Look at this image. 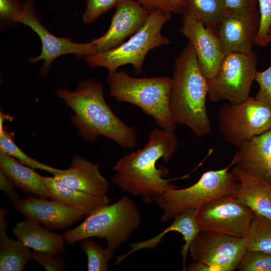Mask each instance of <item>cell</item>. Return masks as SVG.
Returning <instances> with one entry per match:
<instances>
[{
    "mask_svg": "<svg viewBox=\"0 0 271 271\" xmlns=\"http://www.w3.org/2000/svg\"><path fill=\"white\" fill-rule=\"evenodd\" d=\"M178 145L174 131L154 128L143 149L125 155L116 162L113 167L112 182L122 191L139 196L147 203L154 202L166 190L178 188L170 184L172 179L165 178L168 170L158 168L156 165L160 160L168 163Z\"/></svg>",
    "mask_w": 271,
    "mask_h": 271,
    "instance_id": "1",
    "label": "cell"
},
{
    "mask_svg": "<svg viewBox=\"0 0 271 271\" xmlns=\"http://www.w3.org/2000/svg\"><path fill=\"white\" fill-rule=\"evenodd\" d=\"M103 88L100 82L89 79L73 91L61 89L56 95L73 111L71 122L83 139L92 143L105 137L122 148L133 149L137 143V131L114 113L105 100Z\"/></svg>",
    "mask_w": 271,
    "mask_h": 271,
    "instance_id": "2",
    "label": "cell"
},
{
    "mask_svg": "<svg viewBox=\"0 0 271 271\" xmlns=\"http://www.w3.org/2000/svg\"><path fill=\"white\" fill-rule=\"evenodd\" d=\"M172 80L170 107L174 121L197 137L207 136L211 128L206 106L208 80L189 43L175 59Z\"/></svg>",
    "mask_w": 271,
    "mask_h": 271,
    "instance_id": "3",
    "label": "cell"
},
{
    "mask_svg": "<svg viewBox=\"0 0 271 271\" xmlns=\"http://www.w3.org/2000/svg\"><path fill=\"white\" fill-rule=\"evenodd\" d=\"M109 95L119 102L137 106L160 127L175 131L177 124L170 107L172 78H134L124 71L108 73Z\"/></svg>",
    "mask_w": 271,
    "mask_h": 271,
    "instance_id": "4",
    "label": "cell"
},
{
    "mask_svg": "<svg viewBox=\"0 0 271 271\" xmlns=\"http://www.w3.org/2000/svg\"><path fill=\"white\" fill-rule=\"evenodd\" d=\"M141 222L140 209L125 196L87 216L79 225L63 235L68 244L87 238H104L107 246L115 250L128 240Z\"/></svg>",
    "mask_w": 271,
    "mask_h": 271,
    "instance_id": "5",
    "label": "cell"
},
{
    "mask_svg": "<svg viewBox=\"0 0 271 271\" xmlns=\"http://www.w3.org/2000/svg\"><path fill=\"white\" fill-rule=\"evenodd\" d=\"M172 15L159 10L150 11L142 27L126 42L107 51L86 56L85 61L90 67H104L108 73L130 64L136 74H141L150 51L171 44L161 31L164 25L171 20Z\"/></svg>",
    "mask_w": 271,
    "mask_h": 271,
    "instance_id": "6",
    "label": "cell"
},
{
    "mask_svg": "<svg viewBox=\"0 0 271 271\" xmlns=\"http://www.w3.org/2000/svg\"><path fill=\"white\" fill-rule=\"evenodd\" d=\"M232 166L231 162L225 168L208 171L192 185L170 189L158 196L154 202L164 211L161 221L167 222L186 210H197L216 198L233 194L238 181L232 170H229Z\"/></svg>",
    "mask_w": 271,
    "mask_h": 271,
    "instance_id": "7",
    "label": "cell"
},
{
    "mask_svg": "<svg viewBox=\"0 0 271 271\" xmlns=\"http://www.w3.org/2000/svg\"><path fill=\"white\" fill-rule=\"evenodd\" d=\"M256 54L233 52L224 54L219 68L208 79V97L213 102H241L249 94L257 69Z\"/></svg>",
    "mask_w": 271,
    "mask_h": 271,
    "instance_id": "8",
    "label": "cell"
},
{
    "mask_svg": "<svg viewBox=\"0 0 271 271\" xmlns=\"http://www.w3.org/2000/svg\"><path fill=\"white\" fill-rule=\"evenodd\" d=\"M218 119L220 132L237 149L271 128V106L250 96L240 103L222 104Z\"/></svg>",
    "mask_w": 271,
    "mask_h": 271,
    "instance_id": "9",
    "label": "cell"
},
{
    "mask_svg": "<svg viewBox=\"0 0 271 271\" xmlns=\"http://www.w3.org/2000/svg\"><path fill=\"white\" fill-rule=\"evenodd\" d=\"M254 212L233 194L216 198L196 210L201 231H212L246 238Z\"/></svg>",
    "mask_w": 271,
    "mask_h": 271,
    "instance_id": "10",
    "label": "cell"
},
{
    "mask_svg": "<svg viewBox=\"0 0 271 271\" xmlns=\"http://www.w3.org/2000/svg\"><path fill=\"white\" fill-rule=\"evenodd\" d=\"M247 250L244 238L205 231H200L189 249L194 262L209 265L215 271L237 269Z\"/></svg>",
    "mask_w": 271,
    "mask_h": 271,
    "instance_id": "11",
    "label": "cell"
},
{
    "mask_svg": "<svg viewBox=\"0 0 271 271\" xmlns=\"http://www.w3.org/2000/svg\"><path fill=\"white\" fill-rule=\"evenodd\" d=\"M15 23H22L30 27L39 37L42 43L40 55L31 58L29 62L36 63L44 60L41 71L46 74L53 61L66 54H74L78 57L87 56L95 54L96 48L94 43H78L67 38L58 37L51 34L43 25L36 12L34 0H26L17 15Z\"/></svg>",
    "mask_w": 271,
    "mask_h": 271,
    "instance_id": "12",
    "label": "cell"
},
{
    "mask_svg": "<svg viewBox=\"0 0 271 271\" xmlns=\"http://www.w3.org/2000/svg\"><path fill=\"white\" fill-rule=\"evenodd\" d=\"M260 24L258 8L226 10L212 28L224 54L252 51Z\"/></svg>",
    "mask_w": 271,
    "mask_h": 271,
    "instance_id": "13",
    "label": "cell"
},
{
    "mask_svg": "<svg viewBox=\"0 0 271 271\" xmlns=\"http://www.w3.org/2000/svg\"><path fill=\"white\" fill-rule=\"evenodd\" d=\"M180 32L189 42L197 57L199 67L208 79L216 74L224 55L212 28L205 26L190 12H182Z\"/></svg>",
    "mask_w": 271,
    "mask_h": 271,
    "instance_id": "14",
    "label": "cell"
},
{
    "mask_svg": "<svg viewBox=\"0 0 271 271\" xmlns=\"http://www.w3.org/2000/svg\"><path fill=\"white\" fill-rule=\"evenodd\" d=\"M14 208L25 218L35 221L50 230L69 227L86 215L81 211L51 199L28 196L14 203Z\"/></svg>",
    "mask_w": 271,
    "mask_h": 271,
    "instance_id": "15",
    "label": "cell"
},
{
    "mask_svg": "<svg viewBox=\"0 0 271 271\" xmlns=\"http://www.w3.org/2000/svg\"><path fill=\"white\" fill-rule=\"evenodd\" d=\"M107 31L94 39L96 53L113 49L135 34L144 25L150 12L136 0H120Z\"/></svg>",
    "mask_w": 271,
    "mask_h": 271,
    "instance_id": "16",
    "label": "cell"
},
{
    "mask_svg": "<svg viewBox=\"0 0 271 271\" xmlns=\"http://www.w3.org/2000/svg\"><path fill=\"white\" fill-rule=\"evenodd\" d=\"M231 162L271 185V128L237 148Z\"/></svg>",
    "mask_w": 271,
    "mask_h": 271,
    "instance_id": "17",
    "label": "cell"
},
{
    "mask_svg": "<svg viewBox=\"0 0 271 271\" xmlns=\"http://www.w3.org/2000/svg\"><path fill=\"white\" fill-rule=\"evenodd\" d=\"M55 179L76 189L94 195L107 194L109 183L99 165L74 156L70 166L53 176Z\"/></svg>",
    "mask_w": 271,
    "mask_h": 271,
    "instance_id": "18",
    "label": "cell"
},
{
    "mask_svg": "<svg viewBox=\"0 0 271 271\" xmlns=\"http://www.w3.org/2000/svg\"><path fill=\"white\" fill-rule=\"evenodd\" d=\"M238 187L233 195L254 213L271 219V185L256 175L233 166Z\"/></svg>",
    "mask_w": 271,
    "mask_h": 271,
    "instance_id": "19",
    "label": "cell"
},
{
    "mask_svg": "<svg viewBox=\"0 0 271 271\" xmlns=\"http://www.w3.org/2000/svg\"><path fill=\"white\" fill-rule=\"evenodd\" d=\"M12 232L17 239L34 251L56 255L65 252L63 235L55 233L35 221L25 218L14 226Z\"/></svg>",
    "mask_w": 271,
    "mask_h": 271,
    "instance_id": "20",
    "label": "cell"
},
{
    "mask_svg": "<svg viewBox=\"0 0 271 271\" xmlns=\"http://www.w3.org/2000/svg\"><path fill=\"white\" fill-rule=\"evenodd\" d=\"M43 178L50 193V198L79 210L86 216L111 202L107 194L94 195L85 192L68 186L54 177L43 176Z\"/></svg>",
    "mask_w": 271,
    "mask_h": 271,
    "instance_id": "21",
    "label": "cell"
},
{
    "mask_svg": "<svg viewBox=\"0 0 271 271\" xmlns=\"http://www.w3.org/2000/svg\"><path fill=\"white\" fill-rule=\"evenodd\" d=\"M0 170L24 193L49 198L50 193L43 176L0 150Z\"/></svg>",
    "mask_w": 271,
    "mask_h": 271,
    "instance_id": "22",
    "label": "cell"
},
{
    "mask_svg": "<svg viewBox=\"0 0 271 271\" xmlns=\"http://www.w3.org/2000/svg\"><path fill=\"white\" fill-rule=\"evenodd\" d=\"M8 213L6 208H0V270L22 271L32 260V252L19 239L8 236Z\"/></svg>",
    "mask_w": 271,
    "mask_h": 271,
    "instance_id": "23",
    "label": "cell"
},
{
    "mask_svg": "<svg viewBox=\"0 0 271 271\" xmlns=\"http://www.w3.org/2000/svg\"><path fill=\"white\" fill-rule=\"evenodd\" d=\"M185 9L212 29L226 11L223 0H186Z\"/></svg>",
    "mask_w": 271,
    "mask_h": 271,
    "instance_id": "24",
    "label": "cell"
},
{
    "mask_svg": "<svg viewBox=\"0 0 271 271\" xmlns=\"http://www.w3.org/2000/svg\"><path fill=\"white\" fill-rule=\"evenodd\" d=\"M245 240L248 250L271 253V219L254 212L250 229Z\"/></svg>",
    "mask_w": 271,
    "mask_h": 271,
    "instance_id": "25",
    "label": "cell"
},
{
    "mask_svg": "<svg viewBox=\"0 0 271 271\" xmlns=\"http://www.w3.org/2000/svg\"><path fill=\"white\" fill-rule=\"evenodd\" d=\"M0 150L25 165L35 169L48 172L53 176L62 170L42 163L27 155L17 145L15 142L14 133L5 128L0 134Z\"/></svg>",
    "mask_w": 271,
    "mask_h": 271,
    "instance_id": "26",
    "label": "cell"
},
{
    "mask_svg": "<svg viewBox=\"0 0 271 271\" xmlns=\"http://www.w3.org/2000/svg\"><path fill=\"white\" fill-rule=\"evenodd\" d=\"M79 242L80 247L87 258V270L107 271L109 261L115 250L107 246L104 248L90 238L83 239Z\"/></svg>",
    "mask_w": 271,
    "mask_h": 271,
    "instance_id": "27",
    "label": "cell"
},
{
    "mask_svg": "<svg viewBox=\"0 0 271 271\" xmlns=\"http://www.w3.org/2000/svg\"><path fill=\"white\" fill-rule=\"evenodd\" d=\"M237 269L239 271H271V253L247 250Z\"/></svg>",
    "mask_w": 271,
    "mask_h": 271,
    "instance_id": "28",
    "label": "cell"
},
{
    "mask_svg": "<svg viewBox=\"0 0 271 271\" xmlns=\"http://www.w3.org/2000/svg\"><path fill=\"white\" fill-rule=\"evenodd\" d=\"M260 24L254 44L265 47L269 43L268 31L271 25V0H257Z\"/></svg>",
    "mask_w": 271,
    "mask_h": 271,
    "instance_id": "29",
    "label": "cell"
},
{
    "mask_svg": "<svg viewBox=\"0 0 271 271\" xmlns=\"http://www.w3.org/2000/svg\"><path fill=\"white\" fill-rule=\"evenodd\" d=\"M120 0H86V7L82 15L83 23L89 24L109 10L116 8Z\"/></svg>",
    "mask_w": 271,
    "mask_h": 271,
    "instance_id": "30",
    "label": "cell"
},
{
    "mask_svg": "<svg viewBox=\"0 0 271 271\" xmlns=\"http://www.w3.org/2000/svg\"><path fill=\"white\" fill-rule=\"evenodd\" d=\"M149 12L159 10L167 13H182L186 0H136Z\"/></svg>",
    "mask_w": 271,
    "mask_h": 271,
    "instance_id": "31",
    "label": "cell"
},
{
    "mask_svg": "<svg viewBox=\"0 0 271 271\" xmlns=\"http://www.w3.org/2000/svg\"><path fill=\"white\" fill-rule=\"evenodd\" d=\"M32 259L47 271H62L66 269L65 260L59 255L34 251L32 254Z\"/></svg>",
    "mask_w": 271,
    "mask_h": 271,
    "instance_id": "32",
    "label": "cell"
},
{
    "mask_svg": "<svg viewBox=\"0 0 271 271\" xmlns=\"http://www.w3.org/2000/svg\"><path fill=\"white\" fill-rule=\"evenodd\" d=\"M254 80L259 87L255 98L271 106V65L264 71H257Z\"/></svg>",
    "mask_w": 271,
    "mask_h": 271,
    "instance_id": "33",
    "label": "cell"
},
{
    "mask_svg": "<svg viewBox=\"0 0 271 271\" xmlns=\"http://www.w3.org/2000/svg\"><path fill=\"white\" fill-rule=\"evenodd\" d=\"M22 4L20 0H0V18L3 23H15Z\"/></svg>",
    "mask_w": 271,
    "mask_h": 271,
    "instance_id": "34",
    "label": "cell"
},
{
    "mask_svg": "<svg viewBox=\"0 0 271 271\" xmlns=\"http://www.w3.org/2000/svg\"><path fill=\"white\" fill-rule=\"evenodd\" d=\"M12 181L0 170V190L6 193L14 203L19 200L20 196Z\"/></svg>",
    "mask_w": 271,
    "mask_h": 271,
    "instance_id": "35",
    "label": "cell"
},
{
    "mask_svg": "<svg viewBox=\"0 0 271 271\" xmlns=\"http://www.w3.org/2000/svg\"><path fill=\"white\" fill-rule=\"evenodd\" d=\"M223 1L226 10H235L258 7L257 0H223Z\"/></svg>",
    "mask_w": 271,
    "mask_h": 271,
    "instance_id": "36",
    "label": "cell"
},
{
    "mask_svg": "<svg viewBox=\"0 0 271 271\" xmlns=\"http://www.w3.org/2000/svg\"><path fill=\"white\" fill-rule=\"evenodd\" d=\"M186 270L187 271H215L214 269L211 266L205 264L194 262L190 263Z\"/></svg>",
    "mask_w": 271,
    "mask_h": 271,
    "instance_id": "37",
    "label": "cell"
},
{
    "mask_svg": "<svg viewBox=\"0 0 271 271\" xmlns=\"http://www.w3.org/2000/svg\"><path fill=\"white\" fill-rule=\"evenodd\" d=\"M14 117L8 113H5L2 111L0 112V134L2 133L5 128L4 123L6 121H13Z\"/></svg>",
    "mask_w": 271,
    "mask_h": 271,
    "instance_id": "38",
    "label": "cell"
},
{
    "mask_svg": "<svg viewBox=\"0 0 271 271\" xmlns=\"http://www.w3.org/2000/svg\"><path fill=\"white\" fill-rule=\"evenodd\" d=\"M268 41H269V43L271 42V25L270 26V28H269V31H268Z\"/></svg>",
    "mask_w": 271,
    "mask_h": 271,
    "instance_id": "39",
    "label": "cell"
}]
</instances>
